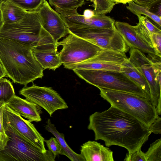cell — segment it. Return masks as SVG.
<instances>
[{"label": "cell", "mask_w": 161, "mask_h": 161, "mask_svg": "<svg viewBox=\"0 0 161 161\" xmlns=\"http://www.w3.org/2000/svg\"><path fill=\"white\" fill-rule=\"evenodd\" d=\"M87 128L95 140H103L107 147H123L131 153L141 148L152 133L149 128L132 115L111 105L89 116Z\"/></svg>", "instance_id": "1"}, {"label": "cell", "mask_w": 161, "mask_h": 161, "mask_svg": "<svg viewBox=\"0 0 161 161\" xmlns=\"http://www.w3.org/2000/svg\"><path fill=\"white\" fill-rule=\"evenodd\" d=\"M32 49L15 41L0 37V63L6 76L14 83L26 86L43 76L44 69Z\"/></svg>", "instance_id": "2"}, {"label": "cell", "mask_w": 161, "mask_h": 161, "mask_svg": "<svg viewBox=\"0 0 161 161\" xmlns=\"http://www.w3.org/2000/svg\"><path fill=\"white\" fill-rule=\"evenodd\" d=\"M0 37L15 41L32 48L56 42L42 26L37 10L27 12L17 22L3 24L0 29Z\"/></svg>", "instance_id": "3"}, {"label": "cell", "mask_w": 161, "mask_h": 161, "mask_svg": "<svg viewBox=\"0 0 161 161\" xmlns=\"http://www.w3.org/2000/svg\"><path fill=\"white\" fill-rule=\"evenodd\" d=\"M99 89L101 97L111 105L132 115L148 128L159 116L156 107L145 97L124 92Z\"/></svg>", "instance_id": "4"}, {"label": "cell", "mask_w": 161, "mask_h": 161, "mask_svg": "<svg viewBox=\"0 0 161 161\" xmlns=\"http://www.w3.org/2000/svg\"><path fill=\"white\" fill-rule=\"evenodd\" d=\"M3 125L8 140L4 149L0 150V161H55L49 150L42 152L10 126L4 122Z\"/></svg>", "instance_id": "5"}, {"label": "cell", "mask_w": 161, "mask_h": 161, "mask_svg": "<svg viewBox=\"0 0 161 161\" xmlns=\"http://www.w3.org/2000/svg\"><path fill=\"white\" fill-rule=\"evenodd\" d=\"M73 71L80 78L98 88L124 92L146 98L142 90L122 72L87 69Z\"/></svg>", "instance_id": "6"}, {"label": "cell", "mask_w": 161, "mask_h": 161, "mask_svg": "<svg viewBox=\"0 0 161 161\" xmlns=\"http://www.w3.org/2000/svg\"><path fill=\"white\" fill-rule=\"evenodd\" d=\"M57 44L58 47H62L58 54L63 65L85 61L96 55L103 50L70 32L66 36L57 42Z\"/></svg>", "instance_id": "7"}, {"label": "cell", "mask_w": 161, "mask_h": 161, "mask_svg": "<svg viewBox=\"0 0 161 161\" xmlns=\"http://www.w3.org/2000/svg\"><path fill=\"white\" fill-rule=\"evenodd\" d=\"M128 59L146 80L150 88L151 102L156 107L161 100V86L158 80V74L161 71V57L149 58L138 49L130 48Z\"/></svg>", "instance_id": "8"}, {"label": "cell", "mask_w": 161, "mask_h": 161, "mask_svg": "<svg viewBox=\"0 0 161 161\" xmlns=\"http://www.w3.org/2000/svg\"><path fill=\"white\" fill-rule=\"evenodd\" d=\"M68 28L69 32L103 49L125 53L130 49L114 25L109 28Z\"/></svg>", "instance_id": "9"}, {"label": "cell", "mask_w": 161, "mask_h": 161, "mask_svg": "<svg viewBox=\"0 0 161 161\" xmlns=\"http://www.w3.org/2000/svg\"><path fill=\"white\" fill-rule=\"evenodd\" d=\"M19 93L27 100L45 109L50 116L56 111L68 107L65 101L52 87L33 84L30 86H25L19 91Z\"/></svg>", "instance_id": "10"}, {"label": "cell", "mask_w": 161, "mask_h": 161, "mask_svg": "<svg viewBox=\"0 0 161 161\" xmlns=\"http://www.w3.org/2000/svg\"><path fill=\"white\" fill-rule=\"evenodd\" d=\"M128 59L125 53L103 49L85 61L64 66L66 69L72 70L87 69L123 72V64Z\"/></svg>", "instance_id": "11"}, {"label": "cell", "mask_w": 161, "mask_h": 161, "mask_svg": "<svg viewBox=\"0 0 161 161\" xmlns=\"http://www.w3.org/2000/svg\"><path fill=\"white\" fill-rule=\"evenodd\" d=\"M3 122L13 128L42 152L45 153L48 151L45 148L44 138L38 131L34 125L29 120L23 118L6 104Z\"/></svg>", "instance_id": "12"}, {"label": "cell", "mask_w": 161, "mask_h": 161, "mask_svg": "<svg viewBox=\"0 0 161 161\" xmlns=\"http://www.w3.org/2000/svg\"><path fill=\"white\" fill-rule=\"evenodd\" d=\"M59 13L68 28L79 29L109 28L114 25L115 20L109 16L100 14L90 18L79 14L77 9L56 10Z\"/></svg>", "instance_id": "13"}, {"label": "cell", "mask_w": 161, "mask_h": 161, "mask_svg": "<svg viewBox=\"0 0 161 161\" xmlns=\"http://www.w3.org/2000/svg\"><path fill=\"white\" fill-rule=\"evenodd\" d=\"M37 11L42 26L56 42L69 34L60 14L52 8L46 0Z\"/></svg>", "instance_id": "14"}, {"label": "cell", "mask_w": 161, "mask_h": 161, "mask_svg": "<svg viewBox=\"0 0 161 161\" xmlns=\"http://www.w3.org/2000/svg\"><path fill=\"white\" fill-rule=\"evenodd\" d=\"M114 26L130 48L139 50L147 56L153 58L156 55L153 49L147 44L136 33L134 26L125 22L115 21Z\"/></svg>", "instance_id": "15"}, {"label": "cell", "mask_w": 161, "mask_h": 161, "mask_svg": "<svg viewBox=\"0 0 161 161\" xmlns=\"http://www.w3.org/2000/svg\"><path fill=\"white\" fill-rule=\"evenodd\" d=\"M14 112L28 119L31 122L40 121L42 119V108L26 99H23L15 95L5 103Z\"/></svg>", "instance_id": "16"}, {"label": "cell", "mask_w": 161, "mask_h": 161, "mask_svg": "<svg viewBox=\"0 0 161 161\" xmlns=\"http://www.w3.org/2000/svg\"><path fill=\"white\" fill-rule=\"evenodd\" d=\"M80 154L85 161H114L113 152L96 141H89L81 146Z\"/></svg>", "instance_id": "17"}, {"label": "cell", "mask_w": 161, "mask_h": 161, "mask_svg": "<svg viewBox=\"0 0 161 161\" xmlns=\"http://www.w3.org/2000/svg\"><path fill=\"white\" fill-rule=\"evenodd\" d=\"M57 46L32 49L33 55L44 69L55 70L62 64L57 53Z\"/></svg>", "instance_id": "18"}, {"label": "cell", "mask_w": 161, "mask_h": 161, "mask_svg": "<svg viewBox=\"0 0 161 161\" xmlns=\"http://www.w3.org/2000/svg\"><path fill=\"white\" fill-rule=\"evenodd\" d=\"M3 24L17 22L25 16L27 11L10 0H5L0 4Z\"/></svg>", "instance_id": "19"}, {"label": "cell", "mask_w": 161, "mask_h": 161, "mask_svg": "<svg viewBox=\"0 0 161 161\" xmlns=\"http://www.w3.org/2000/svg\"><path fill=\"white\" fill-rule=\"evenodd\" d=\"M123 72L138 85L144 92L146 98L151 102V95L149 85L141 72L128 60L123 64Z\"/></svg>", "instance_id": "20"}, {"label": "cell", "mask_w": 161, "mask_h": 161, "mask_svg": "<svg viewBox=\"0 0 161 161\" xmlns=\"http://www.w3.org/2000/svg\"><path fill=\"white\" fill-rule=\"evenodd\" d=\"M45 129L52 134L56 138L62 149L63 155L67 156L72 161H85L82 155L73 151L66 142L64 134L59 132L50 119H48Z\"/></svg>", "instance_id": "21"}, {"label": "cell", "mask_w": 161, "mask_h": 161, "mask_svg": "<svg viewBox=\"0 0 161 161\" xmlns=\"http://www.w3.org/2000/svg\"><path fill=\"white\" fill-rule=\"evenodd\" d=\"M126 6L127 9L137 16L142 14L150 18L160 27L161 26V17L149 10L146 8L136 4L133 1L128 3Z\"/></svg>", "instance_id": "22"}, {"label": "cell", "mask_w": 161, "mask_h": 161, "mask_svg": "<svg viewBox=\"0 0 161 161\" xmlns=\"http://www.w3.org/2000/svg\"><path fill=\"white\" fill-rule=\"evenodd\" d=\"M55 10H67L77 9L85 3V0H48Z\"/></svg>", "instance_id": "23"}, {"label": "cell", "mask_w": 161, "mask_h": 161, "mask_svg": "<svg viewBox=\"0 0 161 161\" xmlns=\"http://www.w3.org/2000/svg\"><path fill=\"white\" fill-rule=\"evenodd\" d=\"M15 95L13 86L6 78L0 79V101L3 100L5 103L8 102Z\"/></svg>", "instance_id": "24"}, {"label": "cell", "mask_w": 161, "mask_h": 161, "mask_svg": "<svg viewBox=\"0 0 161 161\" xmlns=\"http://www.w3.org/2000/svg\"><path fill=\"white\" fill-rule=\"evenodd\" d=\"M95 2L90 5L94 8V15L110 13L115 4L111 0H94Z\"/></svg>", "instance_id": "25"}, {"label": "cell", "mask_w": 161, "mask_h": 161, "mask_svg": "<svg viewBox=\"0 0 161 161\" xmlns=\"http://www.w3.org/2000/svg\"><path fill=\"white\" fill-rule=\"evenodd\" d=\"M147 161H161V139H158L150 145L145 153Z\"/></svg>", "instance_id": "26"}, {"label": "cell", "mask_w": 161, "mask_h": 161, "mask_svg": "<svg viewBox=\"0 0 161 161\" xmlns=\"http://www.w3.org/2000/svg\"><path fill=\"white\" fill-rule=\"evenodd\" d=\"M27 12L37 11L45 0H10Z\"/></svg>", "instance_id": "27"}, {"label": "cell", "mask_w": 161, "mask_h": 161, "mask_svg": "<svg viewBox=\"0 0 161 161\" xmlns=\"http://www.w3.org/2000/svg\"><path fill=\"white\" fill-rule=\"evenodd\" d=\"M5 103L3 100L0 101V150L4 149L8 140L4 129L3 122V114Z\"/></svg>", "instance_id": "28"}, {"label": "cell", "mask_w": 161, "mask_h": 161, "mask_svg": "<svg viewBox=\"0 0 161 161\" xmlns=\"http://www.w3.org/2000/svg\"><path fill=\"white\" fill-rule=\"evenodd\" d=\"M49 150L55 158L59 154L63 155V152L60 144L56 138L52 137L48 140H45Z\"/></svg>", "instance_id": "29"}, {"label": "cell", "mask_w": 161, "mask_h": 161, "mask_svg": "<svg viewBox=\"0 0 161 161\" xmlns=\"http://www.w3.org/2000/svg\"><path fill=\"white\" fill-rule=\"evenodd\" d=\"M141 148L134 152L126 153L124 159L125 161H147L145 153L142 152Z\"/></svg>", "instance_id": "30"}, {"label": "cell", "mask_w": 161, "mask_h": 161, "mask_svg": "<svg viewBox=\"0 0 161 161\" xmlns=\"http://www.w3.org/2000/svg\"><path fill=\"white\" fill-rule=\"evenodd\" d=\"M152 37L153 49L156 56H161V33H152Z\"/></svg>", "instance_id": "31"}, {"label": "cell", "mask_w": 161, "mask_h": 161, "mask_svg": "<svg viewBox=\"0 0 161 161\" xmlns=\"http://www.w3.org/2000/svg\"><path fill=\"white\" fill-rule=\"evenodd\" d=\"M137 16L138 18L140 19L144 25L150 32L152 33H161L160 29L151 23L147 16L142 15H138Z\"/></svg>", "instance_id": "32"}, {"label": "cell", "mask_w": 161, "mask_h": 161, "mask_svg": "<svg viewBox=\"0 0 161 161\" xmlns=\"http://www.w3.org/2000/svg\"><path fill=\"white\" fill-rule=\"evenodd\" d=\"M132 1L150 11L153 7L161 3V0H133Z\"/></svg>", "instance_id": "33"}, {"label": "cell", "mask_w": 161, "mask_h": 161, "mask_svg": "<svg viewBox=\"0 0 161 161\" xmlns=\"http://www.w3.org/2000/svg\"><path fill=\"white\" fill-rule=\"evenodd\" d=\"M151 132L158 134L161 133V118L158 116L149 127Z\"/></svg>", "instance_id": "34"}, {"label": "cell", "mask_w": 161, "mask_h": 161, "mask_svg": "<svg viewBox=\"0 0 161 161\" xmlns=\"http://www.w3.org/2000/svg\"><path fill=\"white\" fill-rule=\"evenodd\" d=\"M83 15L85 18H90L94 15V13L93 10L86 9L84 11Z\"/></svg>", "instance_id": "35"}, {"label": "cell", "mask_w": 161, "mask_h": 161, "mask_svg": "<svg viewBox=\"0 0 161 161\" xmlns=\"http://www.w3.org/2000/svg\"><path fill=\"white\" fill-rule=\"evenodd\" d=\"M116 4L119 3H122L125 4L128 3L130 1H132L133 0H111Z\"/></svg>", "instance_id": "36"}, {"label": "cell", "mask_w": 161, "mask_h": 161, "mask_svg": "<svg viewBox=\"0 0 161 161\" xmlns=\"http://www.w3.org/2000/svg\"><path fill=\"white\" fill-rule=\"evenodd\" d=\"M0 75L3 77L6 76V75L4 69L0 63Z\"/></svg>", "instance_id": "37"}, {"label": "cell", "mask_w": 161, "mask_h": 161, "mask_svg": "<svg viewBox=\"0 0 161 161\" xmlns=\"http://www.w3.org/2000/svg\"><path fill=\"white\" fill-rule=\"evenodd\" d=\"M3 24L4 23L2 18V15L0 6V29L2 26Z\"/></svg>", "instance_id": "38"}, {"label": "cell", "mask_w": 161, "mask_h": 161, "mask_svg": "<svg viewBox=\"0 0 161 161\" xmlns=\"http://www.w3.org/2000/svg\"><path fill=\"white\" fill-rule=\"evenodd\" d=\"M90 0V1L91 2H92L93 3H94L95 2V1L94 0Z\"/></svg>", "instance_id": "39"}, {"label": "cell", "mask_w": 161, "mask_h": 161, "mask_svg": "<svg viewBox=\"0 0 161 161\" xmlns=\"http://www.w3.org/2000/svg\"><path fill=\"white\" fill-rule=\"evenodd\" d=\"M5 0H0V4L2 2Z\"/></svg>", "instance_id": "40"}, {"label": "cell", "mask_w": 161, "mask_h": 161, "mask_svg": "<svg viewBox=\"0 0 161 161\" xmlns=\"http://www.w3.org/2000/svg\"><path fill=\"white\" fill-rule=\"evenodd\" d=\"M3 77L0 75V79Z\"/></svg>", "instance_id": "41"}]
</instances>
